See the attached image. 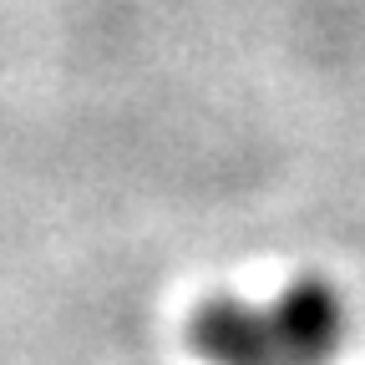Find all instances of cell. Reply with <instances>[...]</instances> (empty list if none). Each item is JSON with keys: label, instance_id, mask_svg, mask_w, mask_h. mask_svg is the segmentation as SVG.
<instances>
[{"label": "cell", "instance_id": "obj_1", "mask_svg": "<svg viewBox=\"0 0 365 365\" xmlns=\"http://www.w3.org/2000/svg\"><path fill=\"white\" fill-rule=\"evenodd\" d=\"M345 345V299L330 279L304 274L269 309L203 299L188 314V350L208 365H335Z\"/></svg>", "mask_w": 365, "mask_h": 365}]
</instances>
